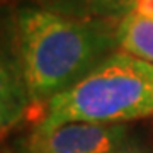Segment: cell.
<instances>
[{
    "instance_id": "8992f818",
    "label": "cell",
    "mask_w": 153,
    "mask_h": 153,
    "mask_svg": "<svg viewBox=\"0 0 153 153\" xmlns=\"http://www.w3.org/2000/svg\"><path fill=\"white\" fill-rule=\"evenodd\" d=\"M116 153H146L145 150H141V148H138V146H133V145H124V146L121 148V150H117Z\"/></svg>"
},
{
    "instance_id": "277c9868",
    "label": "cell",
    "mask_w": 153,
    "mask_h": 153,
    "mask_svg": "<svg viewBox=\"0 0 153 153\" xmlns=\"http://www.w3.org/2000/svg\"><path fill=\"white\" fill-rule=\"evenodd\" d=\"M121 51L153 63V0H138L119 22Z\"/></svg>"
},
{
    "instance_id": "7a4b0ae2",
    "label": "cell",
    "mask_w": 153,
    "mask_h": 153,
    "mask_svg": "<svg viewBox=\"0 0 153 153\" xmlns=\"http://www.w3.org/2000/svg\"><path fill=\"white\" fill-rule=\"evenodd\" d=\"M38 131L66 123L124 124L153 116V63L117 51L46 102Z\"/></svg>"
},
{
    "instance_id": "5b68a950",
    "label": "cell",
    "mask_w": 153,
    "mask_h": 153,
    "mask_svg": "<svg viewBox=\"0 0 153 153\" xmlns=\"http://www.w3.org/2000/svg\"><path fill=\"white\" fill-rule=\"evenodd\" d=\"M36 7L80 21H114L136 5L138 0H33Z\"/></svg>"
},
{
    "instance_id": "6da1fadb",
    "label": "cell",
    "mask_w": 153,
    "mask_h": 153,
    "mask_svg": "<svg viewBox=\"0 0 153 153\" xmlns=\"http://www.w3.org/2000/svg\"><path fill=\"white\" fill-rule=\"evenodd\" d=\"M117 27L114 21H80L39 7L21 9L16 73L29 102L51 100L116 53Z\"/></svg>"
},
{
    "instance_id": "3957f363",
    "label": "cell",
    "mask_w": 153,
    "mask_h": 153,
    "mask_svg": "<svg viewBox=\"0 0 153 153\" xmlns=\"http://www.w3.org/2000/svg\"><path fill=\"white\" fill-rule=\"evenodd\" d=\"M128 138L126 124L66 123L48 131L34 129L24 153H116Z\"/></svg>"
}]
</instances>
